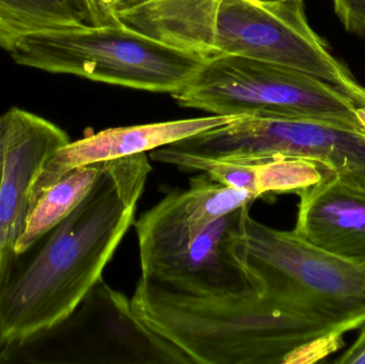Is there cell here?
Listing matches in <instances>:
<instances>
[{
	"label": "cell",
	"mask_w": 365,
	"mask_h": 364,
	"mask_svg": "<svg viewBox=\"0 0 365 364\" xmlns=\"http://www.w3.org/2000/svg\"><path fill=\"white\" fill-rule=\"evenodd\" d=\"M151 171L147 153L104 162L59 224L21 251L0 249L1 348L68 316L103 277L134 224Z\"/></svg>",
	"instance_id": "1"
},
{
	"label": "cell",
	"mask_w": 365,
	"mask_h": 364,
	"mask_svg": "<svg viewBox=\"0 0 365 364\" xmlns=\"http://www.w3.org/2000/svg\"><path fill=\"white\" fill-rule=\"evenodd\" d=\"M130 301L141 322L192 364L317 363L358 329L269 290L187 296L140 278Z\"/></svg>",
	"instance_id": "2"
},
{
	"label": "cell",
	"mask_w": 365,
	"mask_h": 364,
	"mask_svg": "<svg viewBox=\"0 0 365 364\" xmlns=\"http://www.w3.org/2000/svg\"><path fill=\"white\" fill-rule=\"evenodd\" d=\"M17 64L143 91L177 93L206 58L125 26H83L26 36L10 51Z\"/></svg>",
	"instance_id": "3"
},
{
	"label": "cell",
	"mask_w": 365,
	"mask_h": 364,
	"mask_svg": "<svg viewBox=\"0 0 365 364\" xmlns=\"http://www.w3.org/2000/svg\"><path fill=\"white\" fill-rule=\"evenodd\" d=\"M173 98L212 115L311 120L365 135L355 103L327 83L296 71L244 56L206 58Z\"/></svg>",
	"instance_id": "4"
},
{
	"label": "cell",
	"mask_w": 365,
	"mask_h": 364,
	"mask_svg": "<svg viewBox=\"0 0 365 364\" xmlns=\"http://www.w3.org/2000/svg\"><path fill=\"white\" fill-rule=\"evenodd\" d=\"M192 364L103 277L61 320L0 348V364Z\"/></svg>",
	"instance_id": "5"
},
{
	"label": "cell",
	"mask_w": 365,
	"mask_h": 364,
	"mask_svg": "<svg viewBox=\"0 0 365 364\" xmlns=\"http://www.w3.org/2000/svg\"><path fill=\"white\" fill-rule=\"evenodd\" d=\"M212 53L244 56L302 73L339 90L356 106H365V88L309 25L304 0H220Z\"/></svg>",
	"instance_id": "6"
},
{
	"label": "cell",
	"mask_w": 365,
	"mask_h": 364,
	"mask_svg": "<svg viewBox=\"0 0 365 364\" xmlns=\"http://www.w3.org/2000/svg\"><path fill=\"white\" fill-rule=\"evenodd\" d=\"M247 260L265 282L312 309L356 325L365 324V266L332 256L298 236L247 218Z\"/></svg>",
	"instance_id": "7"
},
{
	"label": "cell",
	"mask_w": 365,
	"mask_h": 364,
	"mask_svg": "<svg viewBox=\"0 0 365 364\" xmlns=\"http://www.w3.org/2000/svg\"><path fill=\"white\" fill-rule=\"evenodd\" d=\"M190 153L236 164L304 157L329 167L339 180L365 190V135L311 120L238 117L182 141Z\"/></svg>",
	"instance_id": "8"
},
{
	"label": "cell",
	"mask_w": 365,
	"mask_h": 364,
	"mask_svg": "<svg viewBox=\"0 0 365 364\" xmlns=\"http://www.w3.org/2000/svg\"><path fill=\"white\" fill-rule=\"evenodd\" d=\"M251 205L215 220L185 247L140 258L141 278L187 296L263 294L265 282L247 260Z\"/></svg>",
	"instance_id": "9"
},
{
	"label": "cell",
	"mask_w": 365,
	"mask_h": 364,
	"mask_svg": "<svg viewBox=\"0 0 365 364\" xmlns=\"http://www.w3.org/2000/svg\"><path fill=\"white\" fill-rule=\"evenodd\" d=\"M8 119L4 170L0 182V249L13 248L23 234L29 214V196L45 160L71 142L56 124L13 107Z\"/></svg>",
	"instance_id": "10"
},
{
	"label": "cell",
	"mask_w": 365,
	"mask_h": 364,
	"mask_svg": "<svg viewBox=\"0 0 365 364\" xmlns=\"http://www.w3.org/2000/svg\"><path fill=\"white\" fill-rule=\"evenodd\" d=\"M259 197L248 190L217 183L205 173L173 190L134 222L139 256L185 247L208 224Z\"/></svg>",
	"instance_id": "11"
},
{
	"label": "cell",
	"mask_w": 365,
	"mask_h": 364,
	"mask_svg": "<svg viewBox=\"0 0 365 364\" xmlns=\"http://www.w3.org/2000/svg\"><path fill=\"white\" fill-rule=\"evenodd\" d=\"M236 118L238 117L212 115L195 119L108 128L81 140L68 142L51 154L41 167L30 192L29 213L46 190L74 169L147 153L229 123Z\"/></svg>",
	"instance_id": "12"
},
{
	"label": "cell",
	"mask_w": 365,
	"mask_h": 364,
	"mask_svg": "<svg viewBox=\"0 0 365 364\" xmlns=\"http://www.w3.org/2000/svg\"><path fill=\"white\" fill-rule=\"evenodd\" d=\"M295 192L299 205L294 232L332 256L365 266V190L334 175Z\"/></svg>",
	"instance_id": "13"
},
{
	"label": "cell",
	"mask_w": 365,
	"mask_h": 364,
	"mask_svg": "<svg viewBox=\"0 0 365 364\" xmlns=\"http://www.w3.org/2000/svg\"><path fill=\"white\" fill-rule=\"evenodd\" d=\"M220 0H150L115 13V21L169 46L212 57Z\"/></svg>",
	"instance_id": "14"
},
{
	"label": "cell",
	"mask_w": 365,
	"mask_h": 364,
	"mask_svg": "<svg viewBox=\"0 0 365 364\" xmlns=\"http://www.w3.org/2000/svg\"><path fill=\"white\" fill-rule=\"evenodd\" d=\"M96 26L88 0H0V47L10 51L31 34Z\"/></svg>",
	"instance_id": "15"
},
{
	"label": "cell",
	"mask_w": 365,
	"mask_h": 364,
	"mask_svg": "<svg viewBox=\"0 0 365 364\" xmlns=\"http://www.w3.org/2000/svg\"><path fill=\"white\" fill-rule=\"evenodd\" d=\"M102 162L79 167L66 173L44 192L28 215L25 230L13 249L21 251L66 217L96 183Z\"/></svg>",
	"instance_id": "16"
},
{
	"label": "cell",
	"mask_w": 365,
	"mask_h": 364,
	"mask_svg": "<svg viewBox=\"0 0 365 364\" xmlns=\"http://www.w3.org/2000/svg\"><path fill=\"white\" fill-rule=\"evenodd\" d=\"M255 167L259 197L268 192H297L334 175L323 162L304 157H276Z\"/></svg>",
	"instance_id": "17"
},
{
	"label": "cell",
	"mask_w": 365,
	"mask_h": 364,
	"mask_svg": "<svg viewBox=\"0 0 365 364\" xmlns=\"http://www.w3.org/2000/svg\"><path fill=\"white\" fill-rule=\"evenodd\" d=\"M150 160L162 164L173 165L185 171H201L217 183L238 189L248 190L257 196L255 165L236 164L220 158L182 151L170 145L151 151Z\"/></svg>",
	"instance_id": "18"
},
{
	"label": "cell",
	"mask_w": 365,
	"mask_h": 364,
	"mask_svg": "<svg viewBox=\"0 0 365 364\" xmlns=\"http://www.w3.org/2000/svg\"><path fill=\"white\" fill-rule=\"evenodd\" d=\"M334 6L345 29L365 38V0H334Z\"/></svg>",
	"instance_id": "19"
},
{
	"label": "cell",
	"mask_w": 365,
	"mask_h": 364,
	"mask_svg": "<svg viewBox=\"0 0 365 364\" xmlns=\"http://www.w3.org/2000/svg\"><path fill=\"white\" fill-rule=\"evenodd\" d=\"M96 26L115 25V0H88Z\"/></svg>",
	"instance_id": "20"
},
{
	"label": "cell",
	"mask_w": 365,
	"mask_h": 364,
	"mask_svg": "<svg viewBox=\"0 0 365 364\" xmlns=\"http://www.w3.org/2000/svg\"><path fill=\"white\" fill-rule=\"evenodd\" d=\"M334 363L338 364H365V324L360 327L356 341Z\"/></svg>",
	"instance_id": "21"
},
{
	"label": "cell",
	"mask_w": 365,
	"mask_h": 364,
	"mask_svg": "<svg viewBox=\"0 0 365 364\" xmlns=\"http://www.w3.org/2000/svg\"><path fill=\"white\" fill-rule=\"evenodd\" d=\"M6 128H8V119H6V115L4 113V115H0V182H1L2 170H4Z\"/></svg>",
	"instance_id": "22"
},
{
	"label": "cell",
	"mask_w": 365,
	"mask_h": 364,
	"mask_svg": "<svg viewBox=\"0 0 365 364\" xmlns=\"http://www.w3.org/2000/svg\"><path fill=\"white\" fill-rule=\"evenodd\" d=\"M147 1H150V0H115V13L133 8V6H138V4Z\"/></svg>",
	"instance_id": "23"
},
{
	"label": "cell",
	"mask_w": 365,
	"mask_h": 364,
	"mask_svg": "<svg viewBox=\"0 0 365 364\" xmlns=\"http://www.w3.org/2000/svg\"><path fill=\"white\" fill-rule=\"evenodd\" d=\"M356 113H357L358 118H359L360 122L365 128V106H358Z\"/></svg>",
	"instance_id": "24"
},
{
	"label": "cell",
	"mask_w": 365,
	"mask_h": 364,
	"mask_svg": "<svg viewBox=\"0 0 365 364\" xmlns=\"http://www.w3.org/2000/svg\"><path fill=\"white\" fill-rule=\"evenodd\" d=\"M257 1H262V2H280V1H287V0H257Z\"/></svg>",
	"instance_id": "25"
},
{
	"label": "cell",
	"mask_w": 365,
	"mask_h": 364,
	"mask_svg": "<svg viewBox=\"0 0 365 364\" xmlns=\"http://www.w3.org/2000/svg\"><path fill=\"white\" fill-rule=\"evenodd\" d=\"M0 348H1V346H0Z\"/></svg>",
	"instance_id": "26"
}]
</instances>
